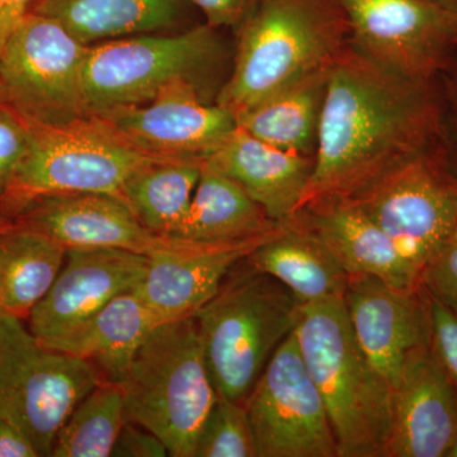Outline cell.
<instances>
[{
    "instance_id": "1",
    "label": "cell",
    "mask_w": 457,
    "mask_h": 457,
    "mask_svg": "<svg viewBox=\"0 0 457 457\" xmlns=\"http://www.w3.org/2000/svg\"><path fill=\"white\" fill-rule=\"evenodd\" d=\"M437 80L403 77L348 45L330 65L308 187L299 212L342 200L435 144Z\"/></svg>"
},
{
    "instance_id": "2",
    "label": "cell",
    "mask_w": 457,
    "mask_h": 457,
    "mask_svg": "<svg viewBox=\"0 0 457 457\" xmlns=\"http://www.w3.org/2000/svg\"><path fill=\"white\" fill-rule=\"evenodd\" d=\"M237 33L233 71L215 99L234 116L329 68L350 45L339 0H258Z\"/></svg>"
},
{
    "instance_id": "3",
    "label": "cell",
    "mask_w": 457,
    "mask_h": 457,
    "mask_svg": "<svg viewBox=\"0 0 457 457\" xmlns=\"http://www.w3.org/2000/svg\"><path fill=\"white\" fill-rule=\"evenodd\" d=\"M295 336L326 404L338 457H387L393 387L361 350L343 300L303 306Z\"/></svg>"
},
{
    "instance_id": "4",
    "label": "cell",
    "mask_w": 457,
    "mask_h": 457,
    "mask_svg": "<svg viewBox=\"0 0 457 457\" xmlns=\"http://www.w3.org/2000/svg\"><path fill=\"white\" fill-rule=\"evenodd\" d=\"M303 305L278 279L239 262L194 314L216 392L245 402L278 345L296 329Z\"/></svg>"
},
{
    "instance_id": "5",
    "label": "cell",
    "mask_w": 457,
    "mask_h": 457,
    "mask_svg": "<svg viewBox=\"0 0 457 457\" xmlns=\"http://www.w3.org/2000/svg\"><path fill=\"white\" fill-rule=\"evenodd\" d=\"M126 420L155 433L170 456L194 457L218 392L192 317L158 324L121 383Z\"/></svg>"
},
{
    "instance_id": "6",
    "label": "cell",
    "mask_w": 457,
    "mask_h": 457,
    "mask_svg": "<svg viewBox=\"0 0 457 457\" xmlns=\"http://www.w3.org/2000/svg\"><path fill=\"white\" fill-rule=\"evenodd\" d=\"M27 123L29 147L0 204L5 219L33 198L47 195L121 198L123 186L137 170L168 159L130 145L96 116L62 126Z\"/></svg>"
},
{
    "instance_id": "7",
    "label": "cell",
    "mask_w": 457,
    "mask_h": 457,
    "mask_svg": "<svg viewBox=\"0 0 457 457\" xmlns=\"http://www.w3.org/2000/svg\"><path fill=\"white\" fill-rule=\"evenodd\" d=\"M102 381L88 361L47 347L23 319L0 315V414L38 456H51L65 420Z\"/></svg>"
},
{
    "instance_id": "8",
    "label": "cell",
    "mask_w": 457,
    "mask_h": 457,
    "mask_svg": "<svg viewBox=\"0 0 457 457\" xmlns=\"http://www.w3.org/2000/svg\"><path fill=\"white\" fill-rule=\"evenodd\" d=\"M225 55L216 29L207 23L173 35L146 33L92 45L84 65L90 116L144 104L176 80L201 89Z\"/></svg>"
},
{
    "instance_id": "9",
    "label": "cell",
    "mask_w": 457,
    "mask_h": 457,
    "mask_svg": "<svg viewBox=\"0 0 457 457\" xmlns=\"http://www.w3.org/2000/svg\"><path fill=\"white\" fill-rule=\"evenodd\" d=\"M88 47L53 18L29 12L0 53L3 101L27 121L42 125L88 119L84 92Z\"/></svg>"
},
{
    "instance_id": "10",
    "label": "cell",
    "mask_w": 457,
    "mask_h": 457,
    "mask_svg": "<svg viewBox=\"0 0 457 457\" xmlns=\"http://www.w3.org/2000/svg\"><path fill=\"white\" fill-rule=\"evenodd\" d=\"M342 200L356 204L383 228L420 276L457 227V185L436 141Z\"/></svg>"
},
{
    "instance_id": "11",
    "label": "cell",
    "mask_w": 457,
    "mask_h": 457,
    "mask_svg": "<svg viewBox=\"0 0 457 457\" xmlns=\"http://www.w3.org/2000/svg\"><path fill=\"white\" fill-rule=\"evenodd\" d=\"M350 44L387 71L437 80L457 65V13L433 0H339Z\"/></svg>"
},
{
    "instance_id": "12",
    "label": "cell",
    "mask_w": 457,
    "mask_h": 457,
    "mask_svg": "<svg viewBox=\"0 0 457 457\" xmlns=\"http://www.w3.org/2000/svg\"><path fill=\"white\" fill-rule=\"evenodd\" d=\"M245 404L258 457H338L326 404L295 330L272 354Z\"/></svg>"
},
{
    "instance_id": "13",
    "label": "cell",
    "mask_w": 457,
    "mask_h": 457,
    "mask_svg": "<svg viewBox=\"0 0 457 457\" xmlns=\"http://www.w3.org/2000/svg\"><path fill=\"white\" fill-rule=\"evenodd\" d=\"M8 220L38 231L66 249H122L150 258L188 253L206 243L156 234L141 224L121 198L104 194L33 198Z\"/></svg>"
},
{
    "instance_id": "14",
    "label": "cell",
    "mask_w": 457,
    "mask_h": 457,
    "mask_svg": "<svg viewBox=\"0 0 457 457\" xmlns=\"http://www.w3.org/2000/svg\"><path fill=\"white\" fill-rule=\"evenodd\" d=\"M203 93L196 84L176 80L144 104L114 108L96 117L141 152L206 159L237 122L228 108L210 104Z\"/></svg>"
},
{
    "instance_id": "15",
    "label": "cell",
    "mask_w": 457,
    "mask_h": 457,
    "mask_svg": "<svg viewBox=\"0 0 457 457\" xmlns=\"http://www.w3.org/2000/svg\"><path fill=\"white\" fill-rule=\"evenodd\" d=\"M343 303L361 350L394 389L409 357L431 339L426 291L422 286L400 290L374 276H348Z\"/></svg>"
},
{
    "instance_id": "16",
    "label": "cell",
    "mask_w": 457,
    "mask_h": 457,
    "mask_svg": "<svg viewBox=\"0 0 457 457\" xmlns=\"http://www.w3.org/2000/svg\"><path fill=\"white\" fill-rule=\"evenodd\" d=\"M149 261L122 249H68L64 266L29 312L27 327L42 343L65 335L114 297L135 290Z\"/></svg>"
},
{
    "instance_id": "17",
    "label": "cell",
    "mask_w": 457,
    "mask_h": 457,
    "mask_svg": "<svg viewBox=\"0 0 457 457\" xmlns=\"http://www.w3.org/2000/svg\"><path fill=\"white\" fill-rule=\"evenodd\" d=\"M457 433V386L431 345L411 354L393 389L387 457H446Z\"/></svg>"
},
{
    "instance_id": "18",
    "label": "cell",
    "mask_w": 457,
    "mask_h": 457,
    "mask_svg": "<svg viewBox=\"0 0 457 457\" xmlns=\"http://www.w3.org/2000/svg\"><path fill=\"white\" fill-rule=\"evenodd\" d=\"M230 242H206L196 251L150 257L146 275L135 288L161 323L192 317L218 293L239 262L285 228Z\"/></svg>"
},
{
    "instance_id": "19",
    "label": "cell",
    "mask_w": 457,
    "mask_h": 457,
    "mask_svg": "<svg viewBox=\"0 0 457 457\" xmlns=\"http://www.w3.org/2000/svg\"><path fill=\"white\" fill-rule=\"evenodd\" d=\"M204 161L236 180L276 222L299 212L314 167V156L279 149L237 126Z\"/></svg>"
},
{
    "instance_id": "20",
    "label": "cell",
    "mask_w": 457,
    "mask_h": 457,
    "mask_svg": "<svg viewBox=\"0 0 457 457\" xmlns=\"http://www.w3.org/2000/svg\"><path fill=\"white\" fill-rule=\"evenodd\" d=\"M296 215L326 243L348 276H374L400 290L422 286L393 240L351 201H324Z\"/></svg>"
},
{
    "instance_id": "21",
    "label": "cell",
    "mask_w": 457,
    "mask_h": 457,
    "mask_svg": "<svg viewBox=\"0 0 457 457\" xmlns=\"http://www.w3.org/2000/svg\"><path fill=\"white\" fill-rule=\"evenodd\" d=\"M245 262L281 282L303 306L345 297L347 272L326 243L297 215L278 234L257 246Z\"/></svg>"
},
{
    "instance_id": "22",
    "label": "cell",
    "mask_w": 457,
    "mask_h": 457,
    "mask_svg": "<svg viewBox=\"0 0 457 457\" xmlns=\"http://www.w3.org/2000/svg\"><path fill=\"white\" fill-rule=\"evenodd\" d=\"M158 324L154 312L131 290L44 345L88 361L104 380L121 384L137 348Z\"/></svg>"
},
{
    "instance_id": "23",
    "label": "cell",
    "mask_w": 457,
    "mask_h": 457,
    "mask_svg": "<svg viewBox=\"0 0 457 457\" xmlns=\"http://www.w3.org/2000/svg\"><path fill=\"white\" fill-rule=\"evenodd\" d=\"M32 12L53 18L92 46L117 38L167 31L179 22L182 0H38Z\"/></svg>"
},
{
    "instance_id": "24",
    "label": "cell",
    "mask_w": 457,
    "mask_h": 457,
    "mask_svg": "<svg viewBox=\"0 0 457 457\" xmlns=\"http://www.w3.org/2000/svg\"><path fill=\"white\" fill-rule=\"evenodd\" d=\"M329 68L282 87L237 114V126L264 143L314 156Z\"/></svg>"
},
{
    "instance_id": "25",
    "label": "cell",
    "mask_w": 457,
    "mask_h": 457,
    "mask_svg": "<svg viewBox=\"0 0 457 457\" xmlns=\"http://www.w3.org/2000/svg\"><path fill=\"white\" fill-rule=\"evenodd\" d=\"M281 224L270 220L236 180L204 161L191 206L174 237L230 242L269 233Z\"/></svg>"
},
{
    "instance_id": "26",
    "label": "cell",
    "mask_w": 457,
    "mask_h": 457,
    "mask_svg": "<svg viewBox=\"0 0 457 457\" xmlns=\"http://www.w3.org/2000/svg\"><path fill=\"white\" fill-rule=\"evenodd\" d=\"M68 249L9 221L0 228V284L4 314L26 320L64 266Z\"/></svg>"
},
{
    "instance_id": "27",
    "label": "cell",
    "mask_w": 457,
    "mask_h": 457,
    "mask_svg": "<svg viewBox=\"0 0 457 457\" xmlns=\"http://www.w3.org/2000/svg\"><path fill=\"white\" fill-rule=\"evenodd\" d=\"M204 162L168 158L146 165L125 183L121 200L144 227L174 237L191 206Z\"/></svg>"
},
{
    "instance_id": "28",
    "label": "cell",
    "mask_w": 457,
    "mask_h": 457,
    "mask_svg": "<svg viewBox=\"0 0 457 457\" xmlns=\"http://www.w3.org/2000/svg\"><path fill=\"white\" fill-rule=\"evenodd\" d=\"M126 423L121 384L102 381L60 428L53 457H108Z\"/></svg>"
},
{
    "instance_id": "29",
    "label": "cell",
    "mask_w": 457,
    "mask_h": 457,
    "mask_svg": "<svg viewBox=\"0 0 457 457\" xmlns=\"http://www.w3.org/2000/svg\"><path fill=\"white\" fill-rule=\"evenodd\" d=\"M194 457H258L245 403L219 395L198 436Z\"/></svg>"
},
{
    "instance_id": "30",
    "label": "cell",
    "mask_w": 457,
    "mask_h": 457,
    "mask_svg": "<svg viewBox=\"0 0 457 457\" xmlns=\"http://www.w3.org/2000/svg\"><path fill=\"white\" fill-rule=\"evenodd\" d=\"M29 143V123L5 102H0V204Z\"/></svg>"
},
{
    "instance_id": "31",
    "label": "cell",
    "mask_w": 457,
    "mask_h": 457,
    "mask_svg": "<svg viewBox=\"0 0 457 457\" xmlns=\"http://www.w3.org/2000/svg\"><path fill=\"white\" fill-rule=\"evenodd\" d=\"M440 120L436 147L447 173L457 185V65L438 78Z\"/></svg>"
},
{
    "instance_id": "32",
    "label": "cell",
    "mask_w": 457,
    "mask_h": 457,
    "mask_svg": "<svg viewBox=\"0 0 457 457\" xmlns=\"http://www.w3.org/2000/svg\"><path fill=\"white\" fill-rule=\"evenodd\" d=\"M427 294L457 317V242L450 239L433 255L420 276Z\"/></svg>"
},
{
    "instance_id": "33",
    "label": "cell",
    "mask_w": 457,
    "mask_h": 457,
    "mask_svg": "<svg viewBox=\"0 0 457 457\" xmlns=\"http://www.w3.org/2000/svg\"><path fill=\"white\" fill-rule=\"evenodd\" d=\"M427 296L431 327L429 345L433 356L457 386V317L428 294Z\"/></svg>"
},
{
    "instance_id": "34",
    "label": "cell",
    "mask_w": 457,
    "mask_h": 457,
    "mask_svg": "<svg viewBox=\"0 0 457 457\" xmlns=\"http://www.w3.org/2000/svg\"><path fill=\"white\" fill-rule=\"evenodd\" d=\"M112 457H165L170 456L163 441L145 427L126 420L114 442Z\"/></svg>"
},
{
    "instance_id": "35",
    "label": "cell",
    "mask_w": 457,
    "mask_h": 457,
    "mask_svg": "<svg viewBox=\"0 0 457 457\" xmlns=\"http://www.w3.org/2000/svg\"><path fill=\"white\" fill-rule=\"evenodd\" d=\"M213 29H237L253 11L258 0H191Z\"/></svg>"
},
{
    "instance_id": "36",
    "label": "cell",
    "mask_w": 457,
    "mask_h": 457,
    "mask_svg": "<svg viewBox=\"0 0 457 457\" xmlns=\"http://www.w3.org/2000/svg\"><path fill=\"white\" fill-rule=\"evenodd\" d=\"M0 457H38L25 436L3 414H0Z\"/></svg>"
},
{
    "instance_id": "37",
    "label": "cell",
    "mask_w": 457,
    "mask_h": 457,
    "mask_svg": "<svg viewBox=\"0 0 457 457\" xmlns=\"http://www.w3.org/2000/svg\"><path fill=\"white\" fill-rule=\"evenodd\" d=\"M38 0H0V53L9 36Z\"/></svg>"
},
{
    "instance_id": "38",
    "label": "cell",
    "mask_w": 457,
    "mask_h": 457,
    "mask_svg": "<svg viewBox=\"0 0 457 457\" xmlns=\"http://www.w3.org/2000/svg\"><path fill=\"white\" fill-rule=\"evenodd\" d=\"M433 2L438 3V4L444 5L445 8L457 13V0H433Z\"/></svg>"
},
{
    "instance_id": "39",
    "label": "cell",
    "mask_w": 457,
    "mask_h": 457,
    "mask_svg": "<svg viewBox=\"0 0 457 457\" xmlns=\"http://www.w3.org/2000/svg\"><path fill=\"white\" fill-rule=\"evenodd\" d=\"M446 457H457V433L449 451H447Z\"/></svg>"
},
{
    "instance_id": "40",
    "label": "cell",
    "mask_w": 457,
    "mask_h": 457,
    "mask_svg": "<svg viewBox=\"0 0 457 457\" xmlns=\"http://www.w3.org/2000/svg\"><path fill=\"white\" fill-rule=\"evenodd\" d=\"M3 314H4V308H3L2 284H0V315Z\"/></svg>"
},
{
    "instance_id": "41",
    "label": "cell",
    "mask_w": 457,
    "mask_h": 457,
    "mask_svg": "<svg viewBox=\"0 0 457 457\" xmlns=\"http://www.w3.org/2000/svg\"><path fill=\"white\" fill-rule=\"evenodd\" d=\"M8 219L3 218L2 215H0V228L4 227L5 224H7Z\"/></svg>"
},
{
    "instance_id": "42",
    "label": "cell",
    "mask_w": 457,
    "mask_h": 457,
    "mask_svg": "<svg viewBox=\"0 0 457 457\" xmlns=\"http://www.w3.org/2000/svg\"><path fill=\"white\" fill-rule=\"evenodd\" d=\"M451 239L456 240L457 242V227L455 228V231H453V237H451Z\"/></svg>"
},
{
    "instance_id": "43",
    "label": "cell",
    "mask_w": 457,
    "mask_h": 457,
    "mask_svg": "<svg viewBox=\"0 0 457 457\" xmlns=\"http://www.w3.org/2000/svg\"><path fill=\"white\" fill-rule=\"evenodd\" d=\"M0 102H4L3 101L2 90H0Z\"/></svg>"
}]
</instances>
